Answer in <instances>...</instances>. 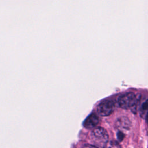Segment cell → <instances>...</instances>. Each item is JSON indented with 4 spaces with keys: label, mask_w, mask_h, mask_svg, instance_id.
Here are the masks:
<instances>
[{
    "label": "cell",
    "mask_w": 148,
    "mask_h": 148,
    "mask_svg": "<svg viewBox=\"0 0 148 148\" xmlns=\"http://www.w3.org/2000/svg\"><path fill=\"white\" fill-rule=\"evenodd\" d=\"M115 109V103L112 100H106L101 102L97 108L99 115L105 117L110 115Z\"/></svg>",
    "instance_id": "cell-3"
},
{
    "label": "cell",
    "mask_w": 148,
    "mask_h": 148,
    "mask_svg": "<svg viewBox=\"0 0 148 148\" xmlns=\"http://www.w3.org/2000/svg\"><path fill=\"white\" fill-rule=\"evenodd\" d=\"M106 144H109V145H106L105 147H120V145L116 142H115V141H111V142H110V143H108L107 142Z\"/></svg>",
    "instance_id": "cell-7"
},
{
    "label": "cell",
    "mask_w": 148,
    "mask_h": 148,
    "mask_svg": "<svg viewBox=\"0 0 148 148\" xmlns=\"http://www.w3.org/2000/svg\"><path fill=\"white\" fill-rule=\"evenodd\" d=\"M99 117L94 113L90 114L83 123L84 127L87 129H93L99 123Z\"/></svg>",
    "instance_id": "cell-5"
},
{
    "label": "cell",
    "mask_w": 148,
    "mask_h": 148,
    "mask_svg": "<svg viewBox=\"0 0 148 148\" xmlns=\"http://www.w3.org/2000/svg\"><path fill=\"white\" fill-rule=\"evenodd\" d=\"M124 134L122 133L121 131H120V132H119L117 133V137H118V139H119V140H120V141L122 140L123 138H124Z\"/></svg>",
    "instance_id": "cell-8"
},
{
    "label": "cell",
    "mask_w": 148,
    "mask_h": 148,
    "mask_svg": "<svg viewBox=\"0 0 148 148\" xmlns=\"http://www.w3.org/2000/svg\"><path fill=\"white\" fill-rule=\"evenodd\" d=\"M91 139L97 147H105L108 142L109 136L107 131L102 127H95L91 132Z\"/></svg>",
    "instance_id": "cell-2"
},
{
    "label": "cell",
    "mask_w": 148,
    "mask_h": 148,
    "mask_svg": "<svg viewBox=\"0 0 148 148\" xmlns=\"http://www.w3.org/2000/svg\"><path fill=\"white\" fill-rule=\"evenodd\" d=\"M140 103L139 106V113L140 116L143 119H146L147 113V106H148V101L147 97L143 98V99L140 100Z\"/></svg>",
    "instance_id": "cell-6"
},
{
    "label": "cell",
    "mask_w": 148,
    "mask_h": 148,
    "mask_svg": "<svg viewBox=\"0 0 148 148\" xmlns=\"http://www.w3.org/2000/svg\"><path fill=\"white\" fill-rule=\"evenodd\" d=\"M131 121L127 117H120L115 122V127L120 131L129 130L131 127Z\"/></svg>",
    "instance_id": "cell-4"
},
{
    "label": "cell",
    "mask_w": 148,
    "mask_h": 148,
    "mask_svg": "<svg viewBox=\"0 0 148 148\" xmlns=\"http://www.w3.org/2000/svg\"><path fill=\"white\" fill-rule=\"evenodd\" d=\"M140 98V97H137L134 92H128L120 95L117 99V102L121 108L128 109L136 107Z\"/></svg>",
    "instance_id": "cell-1"
}]
</instances>
